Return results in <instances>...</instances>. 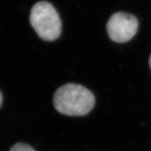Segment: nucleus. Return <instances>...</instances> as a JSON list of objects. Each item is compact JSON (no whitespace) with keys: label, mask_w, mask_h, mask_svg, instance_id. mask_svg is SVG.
<instances>
[{"label":"nucleus","mask_w":151,"mask_h":151,"mask_svg":"<svg viewBox=\"0 0 151 151\" xmlns=\"http://www.w3.org/2000/svg\"><path fill=\"white\" fill-rule=\"evenodd\" d=\"M53 104L58 112L62 114L84 116L93 108L95 97L91 91L83 86L67 83L56 90Z\"/></svg>","instance_id":"f257e3e1"},{"label":"nucleus","mask_w":151,"mask_h":151,"mask_svg":"<svg viewBox=\"0 0 151 151\" xmlns=\"http://www.w3.org/2000/svg\"><path fill=\"white\" fill-rule=\"evenodd\" d=\"M29 20L38 36L43 40L53 41L60 37L61 20L56 9L50 2L41 1L34 5Z\"/></svg>","instance_id":"f03ea898"},{"label":"nucleus","mask_w":151,"mask_h":151,"mask_svg":"<svg viewBox=\"0 0 151 151\" xmlns=\"http://www.w3.org/2000/svg\"><path fill=\"white\" fill-rule=\"evenodd\" d=\"M138 26L135 16L123 12L114 13L106 24L108 35L116 42L129 41L137 33Z\"/></svg>","instance_id":"7ed1b4c3"},{"label":"nucleus","mask_w":151,"mask_h":151,"mask_svg":"<svg viewBox=\"0 0 151 151\" xmlns=\"http://www.w3.org/2000/svg\"><path fill=\"white\" fill-rule=\"evenodd\" d=\"M10 151H36L31 146L26 143H18L11 148Z\"/></svg>","instance_id":"20e7f679"},{"label":"nucleus","mask_w":151,"mask_h":151,"mask_svg":"<svg viewBox=\"0 0 151 151\" xmlns=\"http://www.w3.org/2000/svg\"><path fill=\"white\" fill-rule=\"evenodd\" d=\"M2 93H1V92H0V106L2 104Z\"/></svg>","instance_id":"39448f33"},{"label":"nucleus","mask_w":151,"mask_h":151,"mask_svg":"<svg viewBox=\"0 0 151 151\" xmlns=\"http://www.w3.org/2000/svg\"><path fill=\"white\" fill-rule=\"evenodd\" d=\"M150 68H151V55H150Z\"/></svg>","instance_id":"423d86ee"}]
</instances>
